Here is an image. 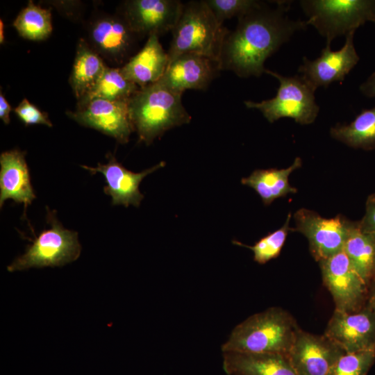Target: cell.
Returning a JSON list of instances; mask_svg holds the SVG:
<instances>
[{"label":"cell","instance_id":"9c48e42d","mask_svg":"<svg viewBox=\"0 0 375 375\" xmlns=\"http://www.w3.org/2000/svg\"><path fill=\"white\" fill-rule=\"evenodd\" d=\"M294 219L295 230L308 239L310 250L319 262L343 250L353 223L341 215L325 218L306 208L299 209Z\"/></svg>","mask_w":375,"mask_h":375},{"label":"cell","instance_id":"3957f363","mask_svg":"<svg viewBox=\"0 0 375 375\" xmlns=\"http://www.w3.org/2000/svg\"><path fill=\"white\" fill-rule=\"evenodd\" d=\"M181 97L159 80L140 88L128 99L130 117L140 141L149 145L167 130L190 122Z\"/></svg>","mask_w":375,"mask_h":375},{"label":"cell","instance_id":"30bf717a","mask_svg":"<svg viewBox=\"0 0 375 375\" xmlns=\"http://www.w3.org/2000/svg\"><path fill=\"white\" fill-rule=\"evenodd\" d=\"M128 101L94 99L67 114L81 125L94 128L124 144L135 131Z\"/></svg>","mask_w":375,"mask_h":375},{"label":"cell","instance_id":"cb8c5ba5","mask_svg":"<svg viewBox=\"0 0 375 375\" xmlns=\"http://www.w3.org/2000/svg\"><path fill=\"white\" fill-rule=\"evenodd\" d=\"M331 136L356 149H375V107L364 109L349 124H337L331 129Z\"/></svg>","mask_w":375,"mask_h":375},{"label":"cell","instance_id":"d590c367","mask_svg":"<svg viewBox=\"0 0 375 375\" xmlns=\"http://www.w3.org/2000/svg\"><path fill=\"white\" fill-rule=\"evenodd\" d=\"M374 22H375V21H374Z\"/></svg>","mask_w":375,"mask_h":375},{"label":"cell","instance_id":"4316f807","mask_svg":"<svg viewBox=\"0 0 375 375\" xmlns=\"http://www.w3.org/2000/svg\"><path fill=\"white\" fill-rule=\"evenodd\" d=\"M291 214L289 213L284 224L278 229L264 236L253 246H248L242 242L233 240V244L244 247L253 253V260L259 264H265L276 258L284 245L289 231Z\"/></svg>","mask_w":375,"mask_h":375},{"label":"cell","instance_id":"ffe728a7","mask_svg":"<svg viewBox=\"0 0 375 375\" xmlns=\"http://www.w3.org/2000/svg\"><path fill=\"white\" fill-rule=\"evenodd\" d=\"M223 369L227 375H297L282 353L223 352Z\"/></svg>","mask_w":375,"mask_h":375},{"label":"cell","instance_id":"2e32d148","mask_svg":"<svg viewBox=\"0 0 375 375\" xmlns=\"http://www.w3.org/2000/svg\"><path fill=\"white\" fill-rule=\"evenodd\" d=\"M221 71L219 62L196 53L181 54L172 61L160 81L183 94L188 89L206 90Z\"/></svg>","mask_w":375,"mask_h":375},{"label":"cell","instance_id":"7c38bea8","mask_svg":"<svg viewBox=\"0 0 375 375\" xmlns=\"http://www.w3.org/2000/svg\"><path fill=\"white\" fill-rule=\"evenodd\" d=\"M88 37V43L102 58L118 64L128 59L138 38L120 13L94 18L90 23Z\"/></svg>","mask_w":375,"mask_h":375},{"label":"cell","instance_id":"f1b7e54d","mask_svg":"<svg viewBox=\"0 0 375 375\" xmlns=\"http://www.w3.org/2000/svg\"><path fill=\"white\" fill-rule=\"evenodd\" d=\"M219 22L233 17L240 18L263 4L254 0H205Z\"/></svg>","mask_w":375,"mask_h":375},{"label":"cell","instance_id":"1f68e13d","mask_svg":"<svg viewBox=\"0 0 375 375\" xmlns=\"http://www.w3.org/2000/svg\"><path fill=\"white\" fill-rule=\"evenodd\" d=\"M12 108L9 103L6 101L2 92L0 93V118L4 124L10 123V112Z\"/></svg>","mask_w":375,"mask_h":375},{"label":"cell","instance_id":"8992f818","mask_svg":"<svg viewBox=\"0 0 375 375\" xmlns=\"http://www.w3.org/2000/svg\"><path fill=\"white\" fill-rule=\"evenodd\" d=\"M265 73L278 80L276 95L260 102L245 101L248 108L259 110L271 123L282 117L292 118L301 125L315 120L319 110L315 100V90L302 76H283L267 69Z\"/></svg>","mask_w":375,"mask_h":375},{"label":"cell","instance_id":"6da1fadb","mask_svg":"<svg viewBox=\"0 0 375 375\" xmlns=\"http://www.w3.org/2000/svg\"><path fill=\"white\" fill-rule=\"evenodd\" d=\"M287 8L280 4L269 8L263 3L238 18L236 28L226 37L219 58L221 70H230L240 77L260 76L264 63L306 22L289 19Z\"/></svg>","mask_w":375,"mask_h":375},{"label":"cell","instance_id":"7a4b0ae2","mask_svg":"<svg viewBox=\"0 0 375 375\" xmlns=\"http://www.w3.org/2000/svg\"><path fill=\"white\" fill-rule=\"evenodd\" d=\"M299 330L288 311L269 308L238 324L222 344V351L287 355Z\"/></svg>","mask_w":375,"mask_h":375},{"label":"cell","instance_id":"d4e9b609","mask_svg":"<svg viewBox=\"0 0 375 375\" xmlns=\"http://www.w3.org/2000/svg\"><path fill=\"white\" fill-rule=\"evenodd\" d=\"M139 89L138 85L124 77L120 67H107L93 87L78 100L76 106H82L94 99L128 100Z\"/></svg>","mask_w":375,"mask_h":375},{"label":"cell","instance_id":"83f0119b","mask_svg":"<svg viewBox=\"0 0 375 375\" xmlns=\"http://www.w3.org/2000/svg\"><path fill=\"white\" fill-rule=\"evenodd\" d=\"M375 361V347L344 353L331 367L327 375H367Z\"/></svg>","mask_w":375,"mask_h":375},{"label":"cell","instance_id":"d6986e66","mask_svg":"<svg viewBox=\"0 0 375 375\" xmlns=\"http://www.w3.org/2000/svg\"><path fill=\"white\" fill-rule=\"evenodd\" d=\"M169 62L167 51L162 48L159 36L148 37L144 47L120 67L124 77L140 88L158 81Z\"/></svg>","mask_w":375,"mask_h":375},{"label":"cell","instance_id":"d6a6232c","mask_svg":"<svg viewBox=\"0 0 375 375\" xmlns=\"http://www.w3.org/2000/svg\"><path fill=\"white\" fill-rule=\"evenodd\" d=\"M361 92L369 97H375V72L360 86Z\"/></svg>","mask_w":375,"mask_h":375},{"label":"cell","instance_id":"52a82bcc","mask_svg":"<svg viewBox=\"0 0 375 375\" xmlns=\"http://www.w3.org/2000/svg\"><path fill=\"white\" fill-rule=\"evenodd\" d=\"M49 229L42 231L26 252L7 267L8 272L21 271L31 267H61L76 260L81 246L76 232L65 228L54 215L48 210Z\"/></svg>","mask_w":375,"mask_h":375},{"label":"cell","instance_id":"5b68a950","mask_svg":"<svg viewBox=\"0 0 375 375\" xmlns=\"http://www.w3.org/2000/svg\"><path fill=\"white\" fill-rule=\"evenodd\" d=\"M301 5L312 25L331 44L337 36H346L367 21H375V1L307 0Z\"/></svg>","mask_w":375,"mask_h":375},{"label":"cell","instance_id":"9a60e30c","mask_svg":"<svg viewBox=\"0 0 375 375\" xmlns=\"http://www.w3.org/2000/svg\"><path fill=\"white\" fill-rule=\"evenodd\" d=\"M351 32L346 36L344 45L338 51H331V44L322 51L321 56L314 60L303 58V63L299 68L303 78L315 90L328 87L335 81H342L359 60L353 44Z\"/></svg>","mask_w":375,"mask_h":375},{"label":"cell","instance_id":"5bb4252c","mask_svg":"<svg viewBox=\"0 0 375 375\" xmlns=\"http://www.w3.org/2000/svg\"><path fill=\"white\" fill-rule=\"evenodd\" d=\"M344 353L324 334L317 335L300 329L287 357L297 375H327Z\"/></svg>","mask_w":375,"mask_h":375},{"label":"cell","instance_id":"f546056e","mask_svg":"<svg viewBox=\"0 0 375 375\" xmlns=\"http://www.w3.org/2000/svg\"><path fill=\"white\" fill-rule=\"evenodd\" d=\"M14 112L26 126L42 124L51 127L52 123L46 112H42L26 98L14 108Z\"/></svg>","mask_w":375,"mask_h":375},{"label":"cell","instance_id":"ba28073f","mask_svg":"<svg viewBox=\"0 0 375 375\" xmlns=\"http://www.w3.org/2000/svg\"><path fill=\"white\" fill-rule=\"evenodd\" d=\"M324 284L330 291L335 310L361 309L368 295V285L357 273L344 250L319 262Z\"/></svg>","mask_w":375,"mask_h":375},{"label":"cell","instance_id":"e575fe53","mask_svg":"<svg viewBox=\"0 0 375 375\" xmlns=\"http://www.w3.org/2000/svg\"><path fill=\"white\" fill-rule=\"evenodd\" d=\"M4 24L2 19L0 20V43L3 44L4 42Z\"/></svg>","mask_w":375,"mask_h":375},{"label":"cell","instance_id":"4dcf8cb0","mask_svg":"<svg viewBox=\"0 0 375 375\" xmlns=\"http://www.w3.org/2000/svg\"><path fill=\"white\" fill-rule=\"evenodd\" d=\"M358 223L363 231L375 233V192L367 198L365 212Z\"/></svg>","mask_w":375,"mask_h":375},{"label":"cell","instance_id":"ac0fdd59","mask_svg":"<svg viewBox=\"0 0 375 375\" xmlns=\"http://www.w3.org/2000/svg\"><path fill=\"white\" fill-rule=\"evenodd\" d=\"M0 207L11 199L23 203L24 213L36 198L25 159V153L18 149L3 152L0 156Z\"/></svg>","mask_w":375,"mask_h":375},{"label":"cell","instance_id":"836d02e7","mask_svg":"<svg viewBox=\"0 0 375 375\" xmlns=\"http://www.w3.org/2000/svg\"><path fill=\"white\" fill-rule=\"evenodd\" d=\"M371 284L372 288L370 292H368V302L367 304L375 311V279Z\"/></svg>","mask_w":375,"mask_h":375},{"label":"cell","instance_id":"44dd1931","mask_svg":"<svg viewBox=\"0 0 375 375\" xmlns=\"http://www.w3.org/2000/svg\"><path fill=\"white\" fill-rule=\"evenodd\" d=\"M301 165V159L296 158L287 168L256 169L249 176L242 178L241 183L253 189L263 203L268 206L276 199L297 192V190L289 183V176Z\"/></svg>","mask_w":375,"mask_h":375},{"label":"cell","instance_id":"4fadbf2b","mask_svg":"<svg viewBox=\"0 0 375 375\" xmlns=\"http://www.w3.org/2000/svg\"><path fill=\"white\" fill-rule=\"evenodd\" d=\"M324 335L345 353L375 347V311L367 304L353 312L335 310Z\"/></svg>","mask_w":375,"mask_h":375},{"label":"cell","instance_id":"484cf974","mask_svg":"<svg viewBox=\"0 0 375 375\" xmlns=\"http://www.w3.org/2000/svg\"><path fill=\"white\" fill-rule=\"evenodd\" d=\"M13 26L24 38L39 41L47 39L52 31L50 8H43L29 1L18 14Z\"/></svg>","mask_w":375,"mask_h":375},{"label":"cell","instance_id":"8fae6325","mask_svg":"<svg viewBox=\"0 0 375 375\" xmlns=\"http://www.w3.org/2000/svg\"><path fill=\"white\" fill-rule=\"evenodd\" d=\"M183 6L178 0H128L123 3L120 14L138 37L160 36L172 31Z\"/></svg>","mask_w":375,"mask_h":375},{"label":"cell","instance_id":"277c9868","mask_svg":"<svg viewBox=\"0 0 375 375\" xmlns=\"http://www.w3.org/2000/svg\"><path fill=\"white\" fill-rule=\"evenodd\" d=\"M167 51L169 62L184 53H196L219 62L229 31L218 22L206 1L183 3L179 19L172 31Z\"/></svg>","mask_w":375,"mask_h":375},{"label":"cell","instance_id":"603a6c76","mask_svg":"<svg viewBox=\"0 0 375 375\" xmlns=\"http://www.w3.org/2000/svg\"><path fill=\"white\" fill-rule=\"evenodd\" d=\"M343 250L369 287L375 279V233L363 231L358 222H353Z\"/></svg>","mask_w":375,"mask_h":375},{"label":"cell","instance_id":"e0dca14e","mask_svg":"<svg viewBox=\"0 0 375 375\" xmlns=\"http://www.w3.org/2000/svg\"><path fill=\"white\" fill-rule=\"evenodd\" d=\"M107 157L109 160L106 164L98 163L96 167L81 166L92 174L101 173L107 183L103 188V192L112 197V204L123 205L125 207L129 205L135 207L140 206L144 197L139 190L140 183L148 174L165 166V162L162 161L149 169L135 173L119 163L111 153L108 154Z\"/></svg>","mask_w":375,"mask_h":375},{"label":"cell","instance_id":"7402d4cb","mask_svg":"<svg viewBox=\"0 0 375 375\" xmlns=\"http://www.w3.org/2000/svg\"><path fill=\"white\" fill-rule=\"evenodd\" d=\"M107 65L88 42L81 38L76 46V56L69 79L77 99H81L97 83Z\"/></svg>","mask_w":375,"mask_h":375}]
</instances>
